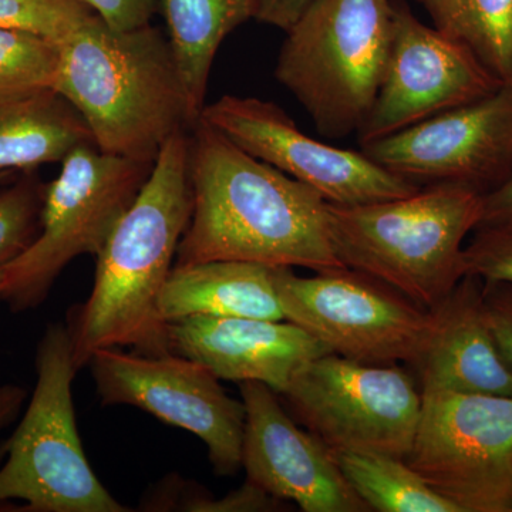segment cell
<instances>
[{"mask_svg": "<svg viewBox=\"0 0 512 512\" xmlns=\"http://www.w3.org/2000/svg\"><path fill=\"white\" fill-rule=\"evenodd\" d=\"M296 419L332 453L370 451L406 460L420 387L397 365H367L335 353L302 367L281 394Z\"/></svg>", "mask_w": 512, "mask_h": 512, "instance_id": "9c48e42d", "label": "cell"}, {"mask_svg": "<svg viewBox=\"0 0 512 512\" xmlns=\"http://www.w3.org/2000/svg\"><path fill=\"white\" fill-rule=\"evenodd\" d=\"M362 147L413 183L463 184L485 194L512 173V87Z\"/></svg>", "mask_w": 512, "mask_h": 512, "instance_id": "4fadbf2b", "label": "cell"}, {"mask_svg": "<svg viewBox=\"0 0 512 512\" xmlns=\"http://www.w3.org/2000/svg\"><path fill=\"white\" fill-rule=\"evenodd\" d=\"M315 0H255V19L289 30Z\"/></svg>", "mask_w": 512, "mask_h": 512, "instance_id": "f1b7e54d", "label": "cell"}, {"mask_svg": "<svg viewBox=\"0 0 512 512\" xmlns=\"http://www.w3.org/2000/svg\"><path fill=\"white\" fill-rule=\"evenodd\" d=\"M26 399V390L13 384L0 386V429L15 419Z\"/></svg>", "mask_w": 512, "mask_h": 512, "instance_id": "4dcf8cb0", "label": "cell"}, {"mask_svg": "<svg viewBox=\"0 0 512 512\" xmlns=\"http://www.w3.org/2000/svg\"><path fill=\"white\" fill-rule=\"evenodd\" d=\"M92 144L82 114L55 89L0 100V174L62 163Z\"/></svg>", "mask_w": 512, "mask_h": 512, "instance_id": "d6986e66", "label": "cell"}, {"mask_svg": "<svg viewBox=\"0 0 512 512\" xmlns=\"http://www.w3.org/2000/svg\"><path fill=\"white\" fill-rule=\"evenodd\" d=\"M153 165L111 156L94 144L64 158L45 188L39 234L6 269L0 302L13 312L35 309L73 259L99 255Z\"/></svg>", "mask_w": 512, "mask_h": 512, "instance_id": "52a82bcc", "label": "cell"}, {"mask_svg": "<svg viewBox=\"0 0 512 512\" xmlns=\"http://www.w3.org/2000/svg\"><path fill=\"white\" fill-rule=\"evenodd\" d=\"M94 15L82 0H0V28L63 42Z\"/></svg>", "mask_w": 512, "mask_h": 512, "instance_id": "d4e9b609", "label": "cell"}, {"mask_svg": "<svg viewBox=\"0 0 512 512\" xmlns=\"http://www.w3.org/2000/svg\"><path fill=\"white\" fill-rule=\"evenodd\" d=\"M191 214L190 134L180 130L161 148L136 201L96 256L89 298L69 312L66 326L77 370L100 349L170 353L158 298Z\"/></svg>", "mask_w": 512, "mask_h": 512, "instance_id": "7a4b0ae2", "label": "cell"}, {"mask_svg": "<svg viewBox=\"0 0 512 512\" xmlns=\"http://www.w3.org/2000/svg\"><path fill=\"white\" fill-rule=\"evenodd\" d=\"M55 90L99 150L141 163H156L164 144L198 121L170 40L151 25L116 30L90 16L60 42Z\"/></svg>", "mask_w": 512, "mask_h": 512, "instance_id": "3957f363", "label": "cell"}, {"mask_svg": "<svg viewBox=\"0 0 512 512\" xmlns=\"http://www.w3.org/2000/svg\"><path fill=\"white\" fill-rule=\"evenodd\" d=\"M103 406H133L190 431L207 446L212 470L231 477L242 467L244 402L228 396L207 366L187 357L100 349L89 362Z\"/></svg>", "mask_w": 512, "mask_h": 512, "instance_id": "8fae6325", "label": "cell"}, {"mask_svg": "<svg viewBox=\"0 0 512 512\" xmlns=\"http://www.w3.org/2000/svg\"><path fill=\"white\" fill-rule=\"evenodd\" d=\"M94 15L116 30H133L150 25L157 0H82Z\"/></svg>", "mask_w": 512, "mask_h": 512, "instance_id": "83f0119b", "label": "cell"}, {"mask_svg": "<svg viewBox=\"0 0 512 512\" xmlns=\"http://www.w3.org/2000/svg\"><path fill=\"white\" fill-rule=\"evenodd\" d=\"M79 370L63 323L47 325L36 350L37 380L18 429L0 448V505L29 512H127L96 477L84 454L72 386Z\"/></svg>", "mask_w": 512, "mask_h": 512, "instance_id": "8992f818", "label": "cell"}, {"mask_svg": "<svg viewBox=\"0 0 512 512\" xmlns=\"http://www.w3.org/2000/svg\"><path fill=\"white\" fill-rule=\"evenodd\" d=\"M13 175L12 173H2L0 174V185L9 183L10 180H12Z\"/></svg>", "mask_w": 512, "mask_h": 512, "instance_id": "1f68e13d", "label": "cell"}, {"mask_svg": "<svg viewBox=\"0 0 512 512\" xmlns=\"http://www.w3.org/2000/svg\"><path fill=\"white\" fill-rule=\"evenodd\" d=\"M275 76L326 137L359 131L382 86L393 39L390 0H315L286 30Z\"/></svg>", "mask_w": 512, "mask_h": 512, "instance_id": "5b68a950", "label": "cell"}, {"mask_svg": "<svg viewBox=\"0 0 512 512\" xmlns=\"http://www.w3.org/2000/svg\"><path fill=\"white\" fill-rule=\"evenodd\" d=\"M274 282L285 320L355 362L414 366L433 332L431 311L348 266L313 276L275 268Z\"/></svg>", "mask_w": 512, "mask_h": 512, "instance_id": "ba28073f", "label": "cell"}, {"mask_svg": "<svg viewBox=\"0 0 512 512\" xmlns=\"http://www.w3.org/2000/svg\"><path fill=\"white\" fill-rule=\"evenodd\" d=\"M274 275L275 268L255 262L174 265L158 312L165 323L194 316L285 320Z\"/></svg>", "mask_w": 512, "mask_h": 512, "instance_id": "ac0fdd59", "label": "cell"}, {"mask_svg": "<svg viewBox=\"0 0 512 512\" xmlns=\"http://www.w3.org/2000/svg\"><path fill=\"white\" fill-rule=\"evenodd\" d=\"M434 328L416 367L421 394L512 397V373L485 318L483 281L467 275L430 309Z\"/></svg>", "mask_w": 512, "mask_h": 512, "instance_id": "e0dca14e", "label": "cell"}, {"mask_svg": "<svg viewBox=\"0 0 512 512\" xmlns=\"http://www.w3.org/2000/svg\"><path fill=\"white\" fill-rule=\"evenodd\" d=\"M512 224V173L503 184L483 195L480 225Z\"/></svg>", "mask_w": 512, "mask_h": 512, "instance_id": "f546056e", "label": "cell"}, {"mask_svg": "<svg viewBox=\"0 0 512 512\" xmlns=\"http://www.w3.org/2000/svg\"><path fill=\"white\" fill-rule=\"evenodd\" d=\"M483 303L495 345L512 373V285L483 282Z\"/></svg>", "mask_w": 512, "mask_h": 512, "instance_id": "4316f807", "label": "cell"}, {"mask_svg": "<svg viewBox=\"0 0 512 512\" xmlns=\"http://www.w3.org/2000/svg\"><path fill=\"white\" fill-rule=\"evenodd\" d=\"M434 28L466 47L501 86L512 87V0H419Z\"/></svg>", "mask_w": 512, "mask_h": 512, "instance_id": "44dd1931", "label": "cell"}, {"mask_svg": "<svg viewBox=\"0 0 512 512\" xmlns=\"http://www.w3.org/2000/svg\"><path fill=\"white\" fill-rule=\"evenodd\" d=\"M168 349L220 380L259 382L284 394L293 377L330 350L289 320L194 316L168 323Z\"/></svg>", "mask_w": 512, "mask_h": 512, "instance_id": "2e32d148", "label": "cell"}, {"mask_svg": "<svg viewBox=\"0 0 512 512\" xmlns=\"http://www.w3.org/2000/svg\"><path fill=\"white\" fill-rule=\"evenodd\" d=\"M464 248L466 276L512 285V224L478 225Z\"/></svg>", "mask_w": 512, "mask_h": 512, "instance_id": "484cf974", "label": "cell"}, {"mask_svg": "<svg viewBox=\"0 0 512 512\" xmlns=\"http://www.w3.org/2000/svg\"><path fill=\"white\" fill-rule=\"evenodd\" d=\"M244 402L242 467L247 481L305 512H367L333 457L332 451L302 430L278 400L259 382L239 383Z\"/></svg>", "mask_w": 512, "mask_h": 512, "instance_id": "9a60e30c", "label": "cell"}, {"mask_svg": "<svg viewBox=\"0 0 512 512\" xmlns=\"http://www.w3.org/2000/svg\"><path fill=\"white\" fill-rule=\"evenodd\" d=\"M470 52L393 2V39L382 86L359 130L360 143L390 136L501 89Z\"/></svg>", "mask_w": 512, "mask_h": 512, "instance_id": "5bb4252c", "label": "cell"}, {"mask_svg": "<svg viewBox=\"0 0 512 512\" xmlns=\"http://www.w3.org/2000/svg\"><path fill=\"white\" fill-rule=\"evenodd\" d=\"M192 214L175 266L244 261L322 272L345 268L329 202L198 119L190 128Z\"/></svg>", "mask_w": 512, "mask_h": 512, "instance_id": "6da1fadb", "label": "cell"}, {"mask_svg": "<svg viewBox=\"0 0 512 512\" xmlns=\"http://www.w3.org/2000/svg\"><path fill=\"white\" fill-rule=\"evenodd\" d=\"M421 397L409 466L460 512H512V397Z\"/></svg>", "mask_w": 512, "mask_h": 512, "instance_id": "30bf717a", "label": "cell"}, {"mask_svg": "<svg viewBox=\"0 0 512 512\" xmlns=\"http://www.w3.org/2000/svg\"><path fill=\"white\" fill-rule=\"evenodd\" d=\"M45 188L30 173L0 185V293L6 269L39 234Z\"/></svg>", "mask_w": 512, "mask_h": 512, "instance_id": "cb8c5ba5", "label": "cell"}, {"mask_svg": "<svg viewBox=\"0 0 512 512\" xmlns=\"http://www.w3.org/2000/svg\"><path fill=\"white\" fill-rule=\"evenodd\" d=\"M195 119L205 107L212 63L225 37L255 18V0H157Z\"/></svg>", "mask_w": 512, "mask_h": 512, "instance_id": "ffe728a7", "label": "cell"}, {"mask_svg": "<svg viewBox=\"0 0 512 512\" xmlns=\"http://www.w3.org/2000/svg\"><path fill=\"white\" fill-rule=\"evenodd\" d=\"M200 119L251 156L309 185L330 204H372L407 197L421 188L363 151L329 146L306 136L271 101L224 96L205 106Z\"/></svg>", "mask_w": 512, "mask_h": 512, "instance_id": "7c38bea8", "label": "cell"}, {"mask_svg": "<svg viewBox=\"0 0 512 512\" xmlns=\"http://www.w3.org/2000/svg\"><path fill=\"white\" fill-rule=\"evenodd\" d=\"M483 195L439 183L372 204L329 202L330 241L343 265L430 311L466 276L464 241L483 218Z\"/></svg>", "mask_w": 512, "mask_h": 512, "instance_id": "277c9868", "label": "cell"}, {"mask_svg": "<svg viewBox=\"0 0 512 512\" xmlns=\"http://www.w3.org/2000/svg\"><path fill=\"white\" fill-rule=\"evenodd\" d=\"M60 43L25 30L0 28V100L55 89Z\"/></svg>", "mask_w": 512, "mask_h": 512, "instance_id": "603a6c76", "label": "cell"}, {"mask_svg": "<svg viewBox=\"0 0 512 512\" xmlns=\"http://www.w3.org/2000/svg\"><path fill=\"white\" fill-rule=\"evenodd\" d=\"M332 454L346 481L370 511L460 512L430 488L404 458L370 451Z\"/></svg>", "mask_w": 512, "mask_h": 512, "instance_id": "7402d4cb", "label": "cell"}]
</instances>
